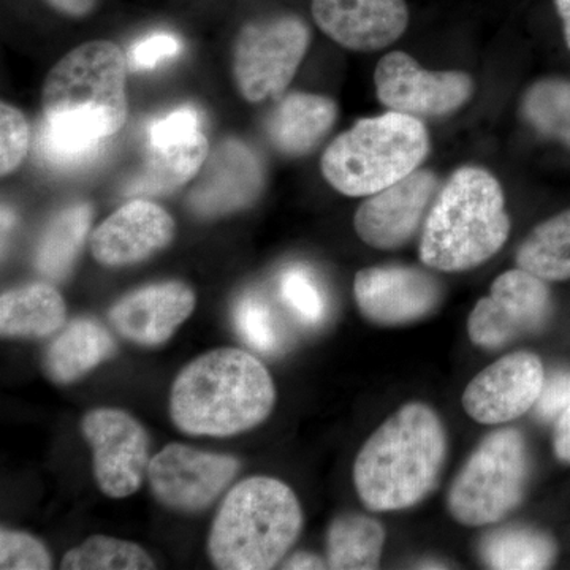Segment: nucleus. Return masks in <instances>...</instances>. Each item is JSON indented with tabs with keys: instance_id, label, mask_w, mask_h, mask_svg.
I'll list each match as a JSON object with an SVG mask.
<instances>
[{
	"instance_id": "obj_1",
	"label": "nucleus",
	"mask_w": 570,
	"mask_h": 570,
	"mask_svg": "<svg viewBox=\"0 0 570 570\" xmlns=\"http://www.w3.org/2000/svg\"><path fill=\"white\" fill-rule=\"evenodd\" d=\"M275 403V382L261 360L242 348H214L176 376L170 417L190 436L230 438L262 425Z\"/></svg>"
},
{
	"instance_id": "obj_2",
	"label": "nucleus",
	"mask_w": 570,
	"mask_h": 570,
	"mask_svg": "<svg viewBox=\"0 0 570 570\" xmlns=\"http://www.w3.org/2000/svg\"><path fill=\"white\" fill-rule=\"evenodd\" d=\"M448 433L433 409L409 403L371 434L354 464V483L371 512L414 508L434 490L448 459Z\"/></svg>"
},
{
	"instance_id": "obj_3",
	"label": "nucleus",
	"mask_w": 570,
	"mask_h": 570,
	"mask_svg": "<svg viewBox=\"0 0 570 570\" xmlns=\"http://www.w3.org/2000/svg\"><path fill=\"white\" fill-rule=\"evenodd\" d=\"M509 235L501 184L483 168L461 167L431 205L420 236V261L438 272H468L494 257Z\"/></svg>"
},
{
	"instance_id": "obj_4",
	"label": "nucleus",
	"mask_w": 570,
	"mask_h": 570,
	"mask_svg": "<svg viewBox=\"0 0 570 570\" xmlns=\"http://www.w3.org/2000/svg\"><path fill=\"white\" fill-rule=\"evenodd\" d=\"M303 530V510L291 487L273 478L243 480L214 517L208 554L214 568H276Z\"/></svg>"
},
{
	"instance_id": "obj_5",
	"label": "nucleus",
	"mask_w": 570,
	"mask_h": 570,
	"mask_svg": "<svg viewBox=\"0 0 570 570\" xmlns=\"http://www.w3.org/2000/svg\"><path fill=\"white\" fill-rule=\"evenodd\" d=\"M127 70V56L112 41L92 40L67 52L45 80V121L108 140L129 116Z\"/></svg>"
},
{
	"instance_id": "obj_6",
	"label": "nucleus",
	"mask_w": 570,
	"mask_h": 570,
	"mask_svg": "<svg viewBox=\"0 0 570 570\" xmlns=\"http://www.w3.org/2000/svg\"><path fill=\"white\" fill-rule=\"evenodd\" d=\"M430 153L422 119L389 111L360 119L341 134L321 160L322 175L337 193L370 197L419 170Z\"/></svg>"
},
{
	"instance_id": "obj_7",
	"label": "nucleus",
	"mask_w": 570,
	"mask_h": 570,
	"mask_svg": "<svg viewBox=\"0 0 570 570\" xmlns=\"http://www.w3.org/2000/svg\"><path fill=\"white\" fill-rule=\"evenodd\" d=\"M530 455L523 434L502 428L472 452L449 490L453 519L464 527H487L509 515L523 501Z\"/></svg>"
},
{
	"instance_id": "obj_8",
	"label": "nucleus",
	"mask_w": 570,
	"mask_h": 570,
	"mask_svg": "<svg viewBox=\"0 0 570 570\" xmlns=\"http://www.w3.org/2000/svg\"><path fill=\"white\" fill-rule=\"evenodd\" d=\"M309 40L306 22L291 14L246 24L234 47L235 85L243 99L258 104L279 96L294 80Z\"/></svg>"
},
{
	"instance_id": "obj_9",
	"label": "nucleus",
	"mask_w": 570,
	"mask_h": 570,
	"mask_svg": "<svg viewBox=\"0 0 570 570\" xmlns=\"http://www.w3.org/2000/svg\"><path fill=\"white\" fill-rule=\"evenodd\" d=\"M547 281L524 269H509L494 279L489 296L479 299L468 318L472 344L498 351L521 336L534 335L551 316Z\"/></svg>"
},
{
	"instance_id": "obj_10",
	"label": "nucleus",
	"mask_w": 570,
	"mask_h": 570,
	"mask_svg": "<svg viewBox=\"0 0 570 570\" xmlns=\"http://www.w3.org/2000/svg\"><path fill=\"white\" fill-rule=\"evenodd\" d=\"M81 433L92 450L94 478L112 499L132 497L140 490L149 466V438L145 426L121 409L88 412Z\"/></svg>"
},
{
	"instance_id": "obj_11",
	"label": "nucleus",
	"mask_w": 570,
	"mask_h": 570,
	"mask_svg": "<svg viewBox=\"0 0 570 570\" xmlns=\"http://www.w3.org/2000/svg\"><path fill=\"white\" fill-rule=\"evenodd\" d=\"M242 463L220 453L204 452L189 445H165L148 466L154 498L179 513L204 512L236 478Z\"/></svg>"
},
{
	"instance_id": "obj_12",
	"label": "nucleus",
	"mask_w": 570,
	"mask_h": 570,
	"mask_svg": "<svg viewBox=\"0 0 570 570\" xmlns=\"http://www.w3.org/2000/svg\"><path fill=\"white\" fill-rule=\"evenodd\" d=\"M377 99L389 111L414 118H441L460 110L474 92V81L463 71L423 69L407 52H390L374 71Z\"/></svg>"
},
{
	"instance_id": "obj_13",
	"label": "nucleus",
	"mask_w": 570,
	"mask_h": 570,
	"mask_svg": "<svg viewBox=\"0 0 570 570\" xmlns=\"http://www.w3.org/2000/svg\"><path fill=\"white\" fill-rule=\"evenodd\" d=\"M438 194V176L430 170H415L360 205L354 217L356 235L381 250L406 245L423 228Z\"/></svg>"
},
{
	"instance_id": "obj_14",
	"label": "nucleus",
	"mask_w": 570,
	"mask_h": 570,
	"mask_svg": "<svg viewBox=\"0 0 570 570\" xmlns=\"http://www.w3.org/2000/svg\"><path fill=\"white\" fill-rule=\"evenodd\" d=\"M356 305L373 324H414L436 311L442 298L439 281L417 266H371L356 273Z\"/></svg>"
},
{
	"instance_id": "obj_15",
	"label": "nucleus",
	"mask_w": 570,
	"mask_h": 570,
	"mask_svg": "<svg viewBox=\"0 0 570 570\" xmlns=\"http://www.w3.org/2000/svg\"><path fill=\"white\" fill-rule=\"evenodd\" d=\"M546 373L538 355L513 352L480 371L463 393L469 417L482 425H502L538 403Z\"/></svg>"
},
{
	"instance_id": "obj_16",
	"label": "nucleus",
	"mask_w": 570,
	"mask_h": 570,
	"mask_svg": "<svg viewBox=\"0 0 570 570\" xmlns=\"http://www.w3.org/2000/svg\"><path fill=\"white\" fill-rule=\"evenodd\" d=\"M195 309V294L179 281L146 285L111 306L108 321L130 343L159 347L167 343Z\"/></svg>"
},
{
	"instance_id": "obj_17",
	"label": "nucleus",
	"mask_w": 570,
	"mask_h": 570,
	"mask_svg": "<svg viewBox=\"0 0 570 570\" xmlns=\"http://www.w3.org/2000/svg\"><path fill=\"white\" fill-rule=\"evenodd\" d=\"M175 230L174 217L163 206L129 202L94 230L92 257L104 266L140 264L170 245Z\"/></svg>"
},
{
	"instance_id": "obj_18",
	"label": "nucleus",
	"mask_w": 570,
	"mask_h": 570,
	"mask_svg": "<svg viewBox=\"0 0 570 570\" xmlns=\"http://www.w3.org/2000/svg\"><path fill=\"white\" fill-rule=\"evenodd\" d=\"M264 181L257 154L245 142L224 141L206 159L204 175L189 195L190 209L200 217L239 212L257 200Z\"/></svg>"
},
{
	"instance_id": "obj_19",
	"label": "nucleus",
	"mask_w": 570,
	"mask_h": 570,
	"mask_svg": "<svg viewBox=\"0 0 570 570\" xmlns=\"http://www.w3.org/2000/svg\"><path fill=\"white\" fill-rule=\"evenodd\" d=\"M314 20L333 41L352 51H377L406 32L404 0H313Z\"/></svg>"
},
{
	"instance_id": "obj_20",
	"label": "nucleus",
	"mask_w": 570,
	"mask_h": 570,
	"mask_svg": "<svg viewBox=\"0 0 570 570\" xmlns=\"http://www.w3.org/2000/svg\"><path fill=\"white\" fill-rule=\"evenodd\" d=\"M118 351L115 337L100 322L80 317L63 325L43 354V371L52 384L80 381Z\"/></svg>"
},
{
	"instance_id": "obj_21",
	"label": "nucleus",
	"mask_w": 570,
	"mask_h": 570,
	"mask_svg": "<svg viewBox=\"0 0 570 570\" xmlns=\"http://www.w3.org/2000/svg\"><path fill=\"white\" fill-rule=\"evenodd\" d=\"M336 116V104L328 97L288 94L269 115L266 134L277 151L285 156H305L330 132Z\"/></svg>"
},
{
	"instance_id": "obj_22",
	"label": "nucleus",
	"mask_w": 570,
	"mask_h": 570,
	"mask_svg": "<svg viewBox=\"0 0 570 570\" xmlns=\"http://www.w3.org/2000/svg\"><path fill=\"white\" fill-rule=\"evenodd\" d=\"M67 321L62 295L50 284H26L3 292L0 332L3 337L41 340L59 333Z\"/></svg>"
},
{
	"instance_id": "obj_23",
	"label": "nucleus",
	"mask_w": 570,
	"mask_h": 570,
	"mask_svg": "<svg viewBox=\"0 0 570 570\" xmlns=\"http://www.w3.org/2000/svg\"><path fill=\"white\" fill-rule=\"evenodd\" d=\"M208 156L209 142L204 130L178 140L149 146L145 168L130 190L148 195L174 193L197 176Z\"/></svg>"
},
{
	"instance_id": "obj_24",
	"label": "nucleus",
	"mask_w": 570,
	"mask_h": 570,
	"mask_svg": "<svg viewBox=\"0 0 570 570\" xmlns=\"http://www.w3.org/2000/svg\"><path fill=\"white\" fill-rule=\"evenodd\" d=\"M384 543L377 520L360 513L336 517L326 531V564L336 570L377 569Z\"/></svg>"
},
{
	"instance_id": "obj_25",
	"label": "nucleus",
	"mask_w": 570,
	"mask_h": 570,
	"mask_svg": "<svg viewBox=\"0 0 570 570\" xmlns=\"http://www.w3.org/2000/svg\"><path fill=\"white\" fill-rule=\"evenodd\" d=\"M92 206L78 204L62 209L45 228L36 250V268L48 279L69 276L92 223Z\"/></svg>"
},
{
	"instance_id": "obj_26",
	"label": "nucleus",
	"mask_w": 570,
	"mask_h": 570,
	"mask_svg": "<svg viewBox=\"0 0 570 570\" xmlns=\"http://www.w3.org/2000/svg\"><path fill=\"white\" fill-rule=\"evenodd\" d=\"M480 557L490 569H549L557 557V543L535 528L509 524L485 535L480 543Z\"/></svg>"
},
{
	"instance_id": "obj_27",
	"label": "nucleus",
	"mask_w": 570,
	"mask_h": 570,
	"mask_svg": "<svg viewBox=\"0 0 570 570\" xmlns=\"http://www.w3.org/2000/svg\"><path fill=\"white\" fill-rule=\"evenodd\" d=\"M517 265L547 283L570 279V209L528 235L517 250Z\"/></svg>"
},
{
	"instance_id": "obj_28",
	"label": "nucleus",
	"mask_w": 570,
	"mask_h": 570,
	"mask_svg": "<svg viewBox=\"0 0 570 570\" xmlns=\"http://www.w3.org/2000/svg\"><path fill=\"white\" fill-rule=\"evenodd\" d=\"M63 570H146L156 569L148 551L129 540L92 535L67 551Z\"/></svg>"
},
{
	"instance_id": "obj_29",
	"label": "nucleus",
	"mask_w": 570,
	"mask_h": 570,
	"mask_svg": "<svg viewBox=\"0 0 570 570\" xmlns=\"http://www.w3.org/2000/svg\"><path fill=\"white\" fill-rule=\"evenodd\" d=\"M523 115L539 134L570 148V81L540 80L523 99Z\"/></svg>"
},
{
	"instance_id": "obj_30",
	"label": "nucleus",
	"mask_w": 570,
	"mask_h": 570,
	"mask_svg": "<svg viewBox=\"0 0 570 570\" xmlns=\"http://www.w3.org/2000/svg\"><path fill=\"white\" fill-rule=\"evenodd\" d=\"M107 140L88 137L63 129L55 124L41 122L39 151L45 163L61 170H75L94 163L102 154Z\"/></svg>"
},
{
	"instance_id": "obj_31",
	"label": "nucleus",
	"mask_w": 570,
	"mask_h": 570,
	"mask_svg": "<svg viewBox=\"0 0 570 570\" xmlns=\"http://www.w3.org/2000/svg\"><path fill=\"white\" fill-rule=\"evenodd\" d=\"M236 332L247 346L262 354H275L283 344L275 313L261 296L246 295L234 311Z\"/></svg>"
},
{
	"instance_id": "obj_32",
	"label": "nucleus",
	"mask_w": 570,
	"mask_h": 570,
	"mask_svg": "<svg viewBox=\"0 0 570 570\" xmlns=\"http://www.w3.org/2000/svg\"><path fill=\"white\" fill-rule=\"evenodd\" d=\"M281 296L299 321L317 325L324 321L326 298L321 284L305 266H291L281 276Z\"/></svg>"
},
{
	"instance_id": "obj_33",
	"label": "nucleus",
	"mask_w": 570,
	"mask_h": 570,
	"mask_svg": "<svg viewBox=\"0 0 570 570\" xmlns=\"http://www.w3.org/2000/svg\"><path fill=\"white\" fill-rule=\"evenodd\" d=\"M31 146L28 119L13 105H0V174L7 176L20 168Z\"/></svg>"
},
{
	"instance_id": "obj_34",
	"label": "nucleus",
	"mask_w": 570,
	"mask_h": 570,
	"mask_svg": "<svg viewBox=\"0 0 570 570\" xmlns=\"http://www.w3.org/2000/svg\"><path fill=\"white\" fill-rule=\"evenodd\" d=\"M52 568V558L45 543L22 531L3 528L0 532V569L45 570Z\"/></svg>"
},
{
	"instance_id": "obj_35",
	"label": "nucleus",
	"mask_w": 570,
	"mask_h": 570,
	"mask_svg": "<svg viewBox=\"0 0 570 570\" xmlns=\"http://www.w3.org/2000/svg\"><path fill=\"white\" fill-rule=\"evenodd\" d=\"M202 122H204V119H202L200 111L193 105L176 108V110L149 124L148 145H163V142L178 140V138L200 132Z\"/></svg>"
},
{
	"instance_id": "obj_36",
	"label": "nucleus",
	"mask_w": 570,
	"mask_h": 570,
	"mask_svg": "<svg viewBox=\"0 0 570 570\" xmlns=\"http://www.w3.org/2000/svg\"><path fill=\"white\" fill-rule=\"evenodd\" d=\"M183 51V43L178 37L168 32H156L145 39L138 40L130 48L127 61L132 70H148L159 66L167 59L176 58Z\"/></svg>"
},
{
	"instance_id": "obj_37",
	"label": "nucleus",
	"mask_w": 570,
	"mask_h": 570,
	"mask_svg": "<svg viewBox=\"0 0 570 570\" xmlns=\"http://www.w3.org/2000/svg\"><path fill=\"white\" fill-rule=\"evenodd\" d=\"M570 406V373L551 374L543 382L542 392L534 411L539 419L551 422L558 420L562 412Z\"/></svg>"
},
{
	"instance_id": "obj_38",
	"label": "nucleus",
	"mask_w": 570,
	"mask_h": 570,
	"mask_svg": "<svg viewBox=\"0 0 570 570\" xmlns=\"http://www.w3.org/2000/svg\"><path fill=\"white\" fill-rule=\"evenodd\" d=\"M553 448L558 460H561L562 463H570V406L557 420Z\"/></svg>"
},
{
	"instance_id": "obj_39",
	"label": "nucleus",
	"mask_w": 570,
	"mask_h": 570,
	"mask_svg": "<svg viewBox=\"0 0 570 570\" xmlns=\"http://www.w3.org/2000/svg\"><path fill=\"white\" fill-rule=\"evenodd\" d=\"M48 3L63 14L81 18L91 13L97 0H47Z\"/></svg>"
},
{
	"instance_id": "obj_40",
	"label": "nucleus",
	"mask_w": 570,
	"mask_h": 570,
	"mask_svg": "<svg viewBox=\"0 0 570 570\" xmlns=\"http://www.w3.org/2000/svg\"><path fill=\"white\" fill-rule=\"evenodd\" d=\"M283 569H328V564H326V560H322L317 554L299 551V553H295L294 557L284 562Z\"/></svg>"
},
{
	"instance_id": "obj_41",
	"label": "nucleus",
	"mask_w": 570,
	"mask_h": 570,
	"mask_svg": "<svg viewBox=\"0 0 570 570\" xmlns=\"http://www.w3.org/2000/svg\"><path fill=\"white\" fill-rule=\"evenodd\" d=\"M558 13H560L562 26H564L566 43L570 50V0H554Z\"/></svg>"
},
{
	"instance_id": "obj_42",
	"label": "nucleus",
	"mask_w": 570,
	"mask_h": 570,
	"mask_svg": "<svg viewBox=\"0 0 570 570\" xmlns=\"http://www.w3.org/2000/svg\"><path fill=\"white\" fill-rule=\"evenodd\" d=\"M14 216L13 213L10 212V209H2V230H9L11 227V224H13Z\"/></svg>"
}]
</instances>
